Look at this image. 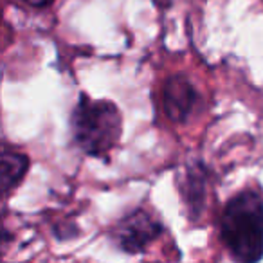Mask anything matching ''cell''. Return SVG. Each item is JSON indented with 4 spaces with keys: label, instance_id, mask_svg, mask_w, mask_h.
<instances>
[{
    "label": "cell",
    "instance_id": "1",
    "mask_svg": "<svg viewBox=\"0 0 263 263\" xmlns=\"http://www.w3.org/2000/svg\"><path fill=\"white\" fill-rule=\"evenodd\" d=\"M220 238L238 261L263 258V193L247 190L227 202L220 222Z\"/></svg>",
    "mask_w": 263,
    "mask_h": 263
},
{
    "label": "cell",
    "instance_id": "2",
    "mask_svg": "<svg viewBox=\"0 0 263 263\" xmlns=\"http://www.w3.org/2000/svg\"><path fill=\"white\" fill-rule=\"evenodd\" d=\"M70 130L74 144L83 154L105 157L121 139L123 121L119 108L112 101L92 99L81 94L70 114Z\"/></svg>",
    "mask_w": 263,
    "mask_h": 263
},
{
    "label": "cell",
    "instance_id": "3",
    "mask_svg": "<svg viewBox=\"0 0 263 263\" xmlns=\"http://www.w3.org/2000/svg\"><path fill=\"white\" fill-rule=\"evenodd\" d=\"M161 222L144 209H137L117 222L112 231V240L123 252L137 254L143 252L161 234Z\"/></svg>",
    "mask_w": 263,
    "mask_h": 263
},
{
    "label": "cell",
    "instance_id": "4",
    "mask_svg": "<svg viewBox=\"0 0 263 263\" xmlns=\"http://www.w3.org/2000/svg\"><path fill=\"white\" fill-rule=\"evenodd\" d=\"M162 101H164L166 116L173 123H184L197 106L198 94L186 76L177 74L166 81Z\"/></svg>",
    "mask_w": 263,
    "mask_h": 263
},
{
    "label": "cell",
    "instance_id": "5",
    "mask_svg": "<svg viewBox=\"0 0 263 263\" xmlns=\"http://www.w3.org/2000/svg\"><path fill=\"white\" fill-rule=\"evenodd\" d=\"M27 168H29V159L26 155L4 148L2 150V193L9 195L13 187L18 186Z\"/></svg>",
    "mask_w": 263,
    "mask_h": 263
},
{
    "label": "cell",
    "instance_id": "6",
    "mask_svg": "<svg viewBox=\"0 0 263 263\" xmlns=\"http://www.w3.org/2000/svg\"><path fill=\"white\" fill-rule=\"evenodd\" d=\"M26 4H29V6H34V8H44V6H49V4H52L54 0H24Z\"/></svg>",
    "mask_w": 263,
    "mask_h": 263
}]
</instances>
